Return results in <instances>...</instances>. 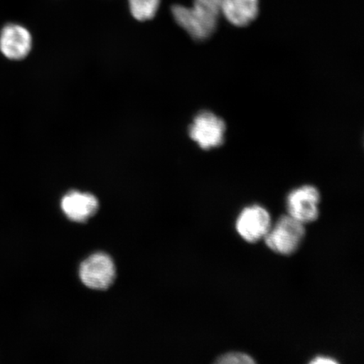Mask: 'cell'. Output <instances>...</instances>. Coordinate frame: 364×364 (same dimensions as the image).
I'll return each mask as SVG.
<instances>
[{"label": "cell", "mask_w": 364, "mask_h": 364, "mask_svg": "<svg viewBox=\"0 0 364 364\" xmlns=\"http://www.w3.org/2000/svg\"><path fill=\"white\" fill-rule=\"evenodd\" d=\"M222 0H193V7L175 4L174 20L191 38L205 41L215 34L221 16Z\"/></svg>", "instance_id": "6da1fadb"}, {"label": "cell", "mask_w": 364, "mask_h": 364, "mask_svg": "<svg viewBox=\"0 0 364 364\" xmlns=\"http://www.w3.org/2000/svg\"><path fill=\"white\" fill-rule=\"evenodd\" d=\"M306 235L304 224L295 218L288 216L281 217L274 227L271 228L265 236L266 244L277 254H293L298 250Z\"/></svg>", "instance_id": "7a4b0ae2"}, {"label": "cell", "mask_w": 364, "mask_h": 364, "mask_svg": "<svg viewBox=\"0 0 364 364\" xmlns=\"http://www.w3.org/2000/svg\"><path fill=\"white\" fill-rule=\"evenodd\" d=\"M226 125L216 114L203 111L194 117L189 135L198 146L209 150L221 146L225 142Z\"/></svg>", "instance_id": "3957f363"}, {"label": "cell", "mask_w": 364, "mask_h": 364, "mask_svg": "<svg viewBox=\"0 0 364 364\" xmlns=\"http://www.w3.org/2000/svg\"><path fill=\"white\" fill-rule=\"evenodd\" d=\"M80 277L83 284L90 289H107L115 280V264L107 254L92 255L81 264Z\"/></svg>", "instance_id": "277c9868"}, {"label": "cell", "mask_w": 364, "mask_h": 364, "mask_svg": "<svg viewBox=\"0 0 364 364\" xmlns=\"http://www.w3.org/2000/svg\"><path fill=\"white\" fill-rule=\"evenodd\" d=\"M320 201L321 195L315 186L308 185L294 189L287 198L289 215L304 225L316 221Z\"/></svg>", "instance_id": "5b68a950"}, {"label": "cell", "mask_w": 364, "mask_h": 364, "mask_svg": "<svg viewBox=\"0 0 364 364\" xmlns=\"http://www.w3.org/2000/svg\"><path fill=\"white\" fill-rule=\"evenodd\" d=\"M271 229V217L265 208L253 205L240 213L236 221V230L250 243L265 238Z\"/></svg>", "instance_id": "8992f818"}, {"label": "cell", "mask_w": 364, "mask_h": 364, "mask_svg": "<svg viewBox=\"0 0 364 364\" xmlns=\"http://www.w3.org/2000/svg\"><path fill=\"white\" fill-rule=\"evenodd\" d=\"M33 48V38L26 27L10 23L0 33V52L11 60H22Z\"/></svg>", "instance_id": "52a82bcc"}, {"label": "cell", "mask_w": 364, "mask_h": 364, "mask_svg": "<svg viewBox=\"0 0 364 364\" xmlns=\"http://www.w3.org/2000/svg\"><path fill=\"white\" fill-rule=\"evenodd\" d=\"M61 206L63 213L70 220L85 222L97 213L99 203L92 194L74 191L63 197Z\"/></svg>", "instance_id": "ba28073f"}, {"label": "cell", "mask_w": 364, "mask_h": 364, "mask_svg": "<svg viewBox=\"0 0 364 364\" xmlns=\"http://www.w3.org/2000/svg\"><path fill=\"white\" fill-rule=\"evenodd\" d=\"M259 0H223L221 15L231 25L245 27L257 19Z\"/></svg>", "instance_id": "9c48e42d"}, {"label": "cell", "mask_w": 364, "mask_h": 364, "mask_svg": "<svg viewBox=\"0 0 364 364\" xmlns=\"http://www.w3.org/2000/svg\"><path fill=\"white\" fill-rule=\"evenodd\" d=\"M161 0H129L130 12L136 21L152 20L156 16Z\"/></svg>", "instance_id": "30bf717a"}, {"label": "cell", "mask_w": 364, "mask_h": 364, "mask_svg": "<svg viewBox=\"0 0 364 364\" xmlns=\"http://www.w3.org/2000/svg\"><path fill=\"white\" fill-rule=\"evenodd\" d=\"M217 363H255L254 359L249 355L241 353H230L223 355L216 361Z\"/></svg>", "instance_id": "8fae6325"}, {"label": "cell", "mask_w": 364, "mask_h": 364, "mask_svg": "<svg viewBox=\"0 0 364 364\" xmlns=\"http://www.w3.org/2000/svg\"><path fill=\"white\" fill-rule=\"evenodd\" d=\"M336 360L334 359L327 358V357H318L315 359H314L313 361H311V363H336Z\"/></svg>", "instance_id": "7c38bea8"}]
</instances>
